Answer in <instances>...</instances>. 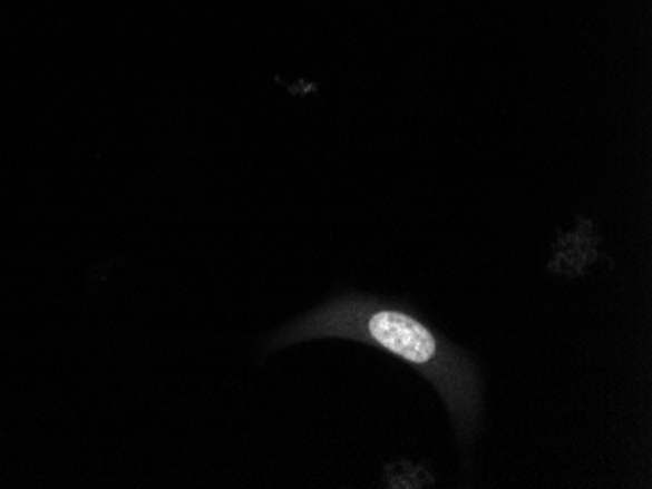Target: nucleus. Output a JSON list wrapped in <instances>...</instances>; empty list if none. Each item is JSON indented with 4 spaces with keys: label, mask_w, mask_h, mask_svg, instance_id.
<instances>
[{
    "label": "nucleus",
    "mask_w": 652,
    "mask_h": 489,
    "mask_svg": "<svg viewBox=\"0 0 652 489\" xmlns=\"http://www.w3.org/2000/svg\"><path fill=\"white\" fill-rule=\"evenodd\" d=\"M322 338L373 345L401 358L432 382L469 451L483 420V379L471 355L438 334L401 301L348 293L293 320L270 340L272 350Z\"/></svg>",
    "instance_id": "nucleus-1"
}]
</instances>
